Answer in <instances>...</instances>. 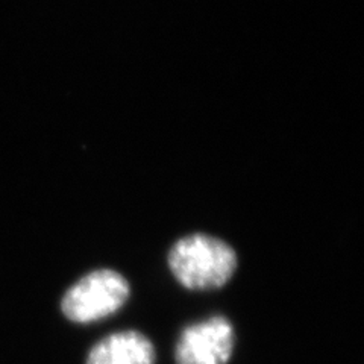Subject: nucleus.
<instances>
[{
    "label": "nucleus",
    "instance_id": "obj_1",
    "mask_svg": "<svg viewBox=\"0 0 364 364\" xmlns=\"http://www.w3.org/2000/svg\"><path fill=\"white\" fill-rule=\"evenodd\" d=\"M175 278L190 290L219 289L237 269L234 249L219 238L191 234L178 240L168 254Z\"/></svg>",
    "mask_w": 364,
    "mask_h": 364
},
{
    "label": "nucleus",
    "instance_id": "obj_2",
    "mask_svg": "<svg viewBox=\"0 0 364 364\" xmlns=\"http://www.w3.org/2000/svg\"><path fill=\"white\" fill-rule=\"evenodd\" d=\"M128 298V281L117 272L102 269L88 273L65 293L63 311L73 322L90 323L116 313Z\"/></svg>",
    "mask_w": 364,
    "mask_h": 364
},
{
    "label": "nucleus",
    "instance_id": "obj_4",
    "mask_svg": "<svg viewBox=\"0 0 364 364\" xmlns=\"http://www.w3.org/2000/svg\"><path fill=\"white\" fill-rule=\"evenodd\" d=\"M87 364H155V348L141 333H116L91 349Z\"/></svg>",
    "mask_w": 364,
    "mask_h": 364
},
{
    "label": "nucleus",
    "instance_id": "obj_3",
    "mask_svg": "<svg viewBox=\"0 0 364 364\" xmlns=\"http://www.w3.org/2000/svg\"><path fill=\"white\" fill-rule=\"evenodd\" d=\"M234 340V328L222 316L191 325L178 340L176 364H226L232 355Z\"/></svg>",
    "mask_w": 364,
    "mask_h": 364
}]
</instances>
